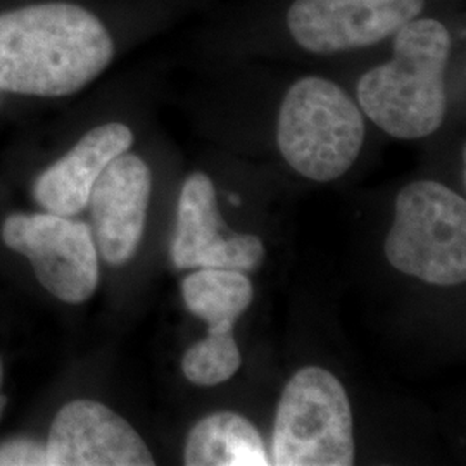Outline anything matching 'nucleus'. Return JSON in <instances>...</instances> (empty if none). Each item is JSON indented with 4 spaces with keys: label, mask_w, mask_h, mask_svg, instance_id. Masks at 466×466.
<instances>
[{
    "label": "nucleus",
    "mask_w": 466,
    "mask_h": 466,
    "mask_svg": "<svg viewBox=\"0 0 466 466\" xmlns=\"http://www.w3.org/2000/svg\"><path fill=\"white\" fill-rule=\"evenodd\" d=\"M111 35L84 7L50 2L0 15V90L61 97L109 66Z\"/></svg>",
    "instance_id": "obj_1"
},
{
    "label": "nucleus",
    "mask_w": 466,
    "mask_h": 466,
    "mask_svg": "<svg viewBox=\"0 0 466 466\" xmlns=\"http://www.w3.org/2000/svg\"><path fill=\"white\" fill-rule=\"evenodd\" d=\"M394 35L392 59L360 78L358 102L385 134L423 138L437 132L446 117L451 35L431 17H415Z\"/></svg>",
    "instance_id": "obj_2"
},
{
    "label": "nucleus",
    "mask_w": 466,
    "mask_h": 466,
    "mask_svg": "<svg viewBox=\"0 0 466 466\" xmlns=\"http://www.w3.org/2000/svg\"><path fill=\"white\" fill-rule=\"evenodd\" d=\"M363 142V115L339 85L306 76L287 90L277 144L294 171L315 182L337 180L354 165Z\"/></svg>",
    "instance_id": "obj_3"
},
{
    "label": "nucleus",
    "mask_w": 466,
    "mask_h": 466,
    "mask_svg": "<svg viewBox=\"0 0 466 466\" xmlns=\"http://www.w3.org/2000/svg\"><path fill=\"white\" fill-rule=\"evenodd\" d=\"M385 258L400 273L433 285L466 279V202L439 182L406 185L385 240Z\"/></svg>",
    "instance_id": "obj_4"
},
{
    "label": "nucleus",
    "mask_w": 466,
    "mask_h": 466,
    "mask_svg": "<svg viewBox=\"0 0 466 466\" xmlns=\"http://www.w3.org/2000/svg\"><path fill=\"white\" fill-rule=\"evenodd\" d=\"M271 458L279 466L354 463L350 398L329 370L300 368L285 385L275 417Z\"/></svg>",
    "instance_id": "obj_5"
},
{
    "label": "nucleus",
    "mask_w": 466,
    "mask_h": 466,
    "mask_svg": "<svg viewBox=\"0 0 466 466\" xmlns=\"http://www.w3.org/2000/svg\"><path fill=\"white\" fill-rule=\"evenodd\" d=\"M4 242L26 256L40 283L69 304L92 298L99 283L97 246L90 228L61 215H15L4 223Z\"/></svg>",
    "instance_id": "obj_6"
},
{
    "label": "nucleus",
    "mask_w": 466,
    "mask_h": 466,
    "mask_svg": "<svg viewBox=\"0 0 466 466\" xmlns=\"http://www.w3.org/2000/svg\"><path fill=\"white\" fill-rule=\"evenodd\" d=\"M425 0H294L287 26L309 52L370 47L418 17Z\"/></svg>",
    "instance_id": "obj_7"
},
{
    "label": "nucleus",
    "mask_w": 466,
    "mask_h": 466,
    "mask_svg": "<svg viewBox=\"0 0 466 466\" xmlns=\"http://www.w3.org/2000/svg\"><path fill=\"white\" fill-rule=\"evenodd\" d=\"M258 235L228 230L218 209L217 190L200 171L185 180L171 258L177 268H227L252 273L265 261Z\"/></svg>",
    "instance_id": "obj_8"
},
{
    "label": "nucleus",
    "mask_w": 466,
    "mask_h": 466,
    "mask_svg": "<svg viewBox=\"0 0 466 466\" xmlns=\"http://www.w3.org/2000/svg\"><path fill=\"white\" fill-rule=\"evenodd\" d=\"M47 466H152L134 427L96 400H73L54 420L46 444Z\"/></svg>",
    "instance_id": "obj_9"
},
{
    "label": "nucleus",
    "mask_w": 466,
    "mask_h": 466,
    "mask_svg": "<svg viewBox=\"0 0 466 466\" xmlns=\"http://www.w3.org/2000/svg\"><path fill=\"white\" fill-rule=\"evenodd\" d=\"M152 177L138 156L123 152L100 173L88 204L102 258L121 267L134 258L146 228Z\"/></svg>",
    "instance_id": "obj_10"
},
{
    "label": "nucleus",
    "mask_w": 466,
    "mask_h": 466,
    "mask_svg": "<svg viewBox=\"0 0 466 466\" xmlns=\"http://www.w3.org/2000/svg\"><path fill=\"white\" fill-rule=\"evenodd\" d=\"M132 142V130L121 123H107L90 130L36 180L35 198L54 215H78L88 204L100 173L119 154L130 149Z\"/></svg>",
    "instance_id": "obj_11"
},
{
    "label": "nucleus",
    "mask_w": 466,
    "mask_h": 466,
    "mask_svg": "<svg viewBox=\"0 0 466 466\" xmlns=\"http://www.w3.org/2000/svg\"><path fill=\"white\" fill-rule=\"evenodd\" d=\"M187 466H268L261 433L249 420L233 411L202 418L187 437Z\"/></svg>",
    "instance_id": "obj_12"
},
{
    "label": "nucleus",
    "mask_w": 466,
    "mask_h": 466,
    "mask_svg": "<svg viewBox=\"0 0 466 466\" xmlns=\"http://www.w3.org/2000/svg\"><path fill=\"white\" fill-rule=\"evenodd\" d=\"M182 294L188 311L204 319L209 329H233L254 299L248 273L227 268L196 269L185 277Z\"/></svg>",
    "instance_id": "obj_13"
},
{
    "label": "nucleus",
    "mask_w": 466,
    "mask_h": 466,
    "mask_svg": "<svg viewBox=\"0 0 466 466\" xmlns=\"http://www.w3.org/2000/svg\"><path fill=\"white\" fill-rule=\"evenodd\" d=\"M242 365V356L233 337V329H209L204 340L185 352V379L199 387H215L230 380Z\"/></svg>",
    "instance_id": "obj_14"
},
{
    "label": "nucleus",
    "mask_w": 466,
    "mask_h": 466,
    "mask_svg": "<svg viewBox=\"0 0 466 466\" xmlns=\"http://www.w3.org/2000/svg\"><path fill=\"white\" fill-rule=\"evenodd\" d=\"M0 466H47L46 446L17 439L0 446Z\"/></svg>",
    "instance_id": "obj_15"
},
{
    "label": "nucleus",
    "mask_w": 466,
    "mask_h": 466,
    "mask_svg": "<svg viewBox=\"0 0 466 466\" xmlns=\"http://www.w3.org/2000/svg\"><path fill=\"white\" fill-rule=\"evenodd\" d=\"M0 387H2V367H0ZM4 406H5V398L0 394V415L4 411Z\"/></svg>",
    "instance_id": "obj_16"
}]
</instances>
